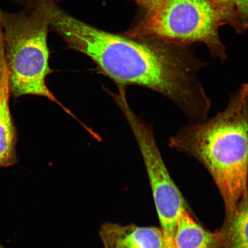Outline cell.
Masks as SVG:
<instances>
[{
  "label": "cell",
  "instance_id": "cell-1",
  "mask_svg": "<svg viewBox=\"0 0 248 248\" xmlns=\"http://www.w3.org/2000/svg\"><path fill=\"white\" fill-rule=\"evenodd\" d=\"M48 8L50 26L119 89L138 85L159 93L182 111L187 122H197L209 113L212 100L198 77L206 64L187 46L106 32L68 14L53 0H48Z\"/></svg>",
  "mask_w": 248,
  "mask_h": 248
},
{
  "label": "cell",
  "instance_id": "cell-2",
  "mask_svg": "<svg viewBox=\"0 0 248 248\" xmlns=\"http://www.w3.org/2000/svg\"><path fill=\"white\" fill-rule=\"evenodd\" d=\"M168 144L206 169L222 195L226 216L231 215L248 193V83L232 93L224 110L202 123L183 125Z\"/></svg>",
  "mask_w": 248,
  "mask_h": 248
},
{
  "label": "cell",
  "instance_id": "cell-3",
  "mask_svg": "<svg viewBox=\"0 0 248 248\" xmlns=\"http://www.w3.org/2000/svg\"><path fill=\"white\" fill-rule=\"evenodd\" d=\"M4 31L5 63L10 94L40 96L59 105L46 79L49 67L47 33L50 26L47 0H33L18 14L0 12Z\"/></svg>",
  "mask_w": 248,
  "mask_h": 248
},
{
  "label": "cell",
  "instance_id": "cell-4",
  "mask_svg": "<svg viewBox=\"0 0 248 248\" xmlns=\"http://www.w3.org/2000/svg\"><path fill=\"white\" fill-rule=\"evenodd\" d=\"M224 25H229L228 15L213 0H162L125 35L184 46L203 43L214 58L224 61L226 47L218 35Z\"/></svg>",
  "mask_w": 248,
  "mask_h": 248
},
{
  "label": "cell",
  "instance_id": "cell-5",
  "mask_svg": "<svg viewBox=\"0 0 248 248\" xmlns=\"http://www.w3.org/2000/svg\"><path fill=\"white\" fill-rule=\"evenodd\" d=\"M125 117L144 161L167 247L175 248L180 215L186 209L185 200L164 162L152 127L134 111H129Z\"/></svg>",
  "mask_w": 248,
  "mask_h": 248
},
{
  "label": "cell",
  "instance_id": "cell-6",
  "mask_svg": "<svg viewBox=\"0 0 248 248\" xmlns=\"http://www.w3.org/2000/svg\"><path fill=\"white\" fill-rule=\"evenodd\" d=\"M99 234L104 248H167L162 231L154 226L107 222Z\"/></svg>",
  "mask_w": 248,
  "mask_h": 248
},
{
  "label": "cell",
  "instance_id": "cell-7",
  "mask_svg": "<svg viewBox=\"0 0 248 248\" xmlns=\"http://www.w3.org/2000/svg\"><path fill=\"white\" fill-rule=\"evenodd\" d=\"M8 76L5 62H0V168L18 162L16 145V131L12 120L9 97Z\"/></svg>",
  "mask_w": 248,
  "mask_h": 248
},
{
  "label": "cell",
  "instance_id": "cell-8",
  "mask_svg": "<svg viewBox=\"0 0 248 248\" xmlns=\"http://www.w3.org/2000/svg\"><path fill=\"white\" fill-rule=\"evenodd\" d=\"M175 248H224L222 231L203 228L186 211L180 215L174 238Z\"/></svg>",
  "mask_w": 248,
  "mask_h": 248
},
{
  "label": "cell",
  "instance_id": "cell-9",
  "mask_svg": "<svg viewBox=\"0 0 248 248\" xmlns=\"http://www.w3.org/2000/svg\"><path fill=\"white\" fill-rule=\"evenodd\" d=\"M224 248H248V193L236 209L226 216L224 228Z\"/></svg>",
  "mask_w": 248,
  "mask_h": 248
},
{
  "label": "cell",
  "instance_id": "cell-10",
  "mask_svg": "<svg viewBox=\"0 0 248 248\" xmlns=\"http://www.w3.org/2000/svg\"><path fill=\"white\" fill-rule=\"evenodd\" d=\"M227 14L229 26L238 33L248 30V0H213Z\"/></svg>",
  "mask_w": 248,
  "mask_h": 248
},
{
  "label": "cell",
  "instance_id": "cell-11",
  "mask_svg": "<svg viewBox=\"0 0 248 248\" xmlns=\"http://www.w3.org/2000/svg\"><path fill=\"white\" fill-rule=\"evenodd\" d=\"M162 1V0H137L138 4L146 10Z\"/></svg>",
  "mask_w": 248,
  "mask_h": 248
},
{
  "label": "cell",
  "instance_id": "cell-12",
  "mask_svg": "<svg viewBox=\"0 0 248 248\" xmlns=\"http://www.w3.org/2000/svg\"><path fill=\"white\" fill-rule=\"evenodd\" d=\"M0 248H5L4 247L2 246V245L0 244Z\"/></svg>",
  "mask_w": 248,
  "mask_h": 248
}]
</instances>
